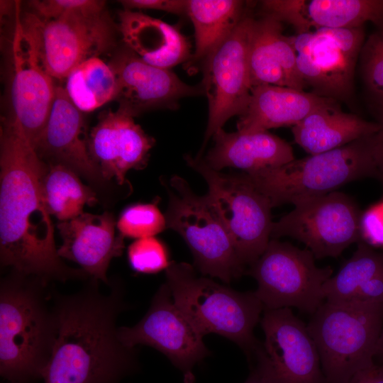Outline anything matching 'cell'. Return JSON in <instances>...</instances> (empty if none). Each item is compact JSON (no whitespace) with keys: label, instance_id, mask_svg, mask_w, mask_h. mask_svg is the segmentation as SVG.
<instances>
[{"label":"cell","instance_id":"obj_4","mask_svg":"<svg viewBox=\"0 0 383 383\" xmlns=\"http://www.w3.org/2000/svg\"><path fill=\"white\" fill-rule=\"evenodd\" d=\"M165 284L176 306L201 335L218 334L248 354L254 353L258 341L253 330L264 311L255 292H237L198 277L186 262H170Z\"/></svg>","mask_w":383,"mask_h":383},{"label":"cell","instance_id":"obj_29","mask_svg":"<svg viewBox=\"0 0 383 383\" xmlns=\"http://www.w3.org/2000/svg\"><path fill=\"white\" fill-rule=\"evenodd\" d=\"M43 191L50 214L60 221L78 216L85 205L98 202L94 190L84 184L76 172L60 164L47 163Z\"/></svg>","mask_w":383,"mask_h":383},{"label":"cell","instance_id":"obj_38","mask_svg":"<svg viewBox=\"0 0 383 383\" xmlns=\"http://www.w3.org/2000/svg\"><path fill=\"white\" fill-rule=\"evenodd\" d=\"M375 359L379 361V364L383 365V323L380 336L375 351L374 360Z\"/></svg>","mask_w":383,"mask_h":383},{"label":"cell","instance_id":"obj_32","mask_svg":"<svg viewBox=\"0 0 383 383\" xmlns=\"http://www.w3.org/2000/svg\"><path fill=\"white\" fill-rule=\"evenodd\" d=\"M360 55L367 91L379 110H383V28H378L364 42Z\"/></svg>","mask_w":383,"mask_h":383},{"label":"cell","instance_id":"obj_1","mask_svg":"<svg viewBox=\"0 0 383 383\" xmlns=\"http://www.w3.org/2000/svg\"><path fill=\"white\" fill-rule=\"evenodd\" d=\"M47 168L20 127L3 119L0 140V259L3 267L48 284L84 279L58 255L43 178Z\"/></svg>","mask_w":383,"mask_h":383},{"label":"cell","instance_id":"obj_28","mask_svg":"<svg viewBox=\"0 0 383 383\" xmlns=\"http://www.w3.org/2000/svg\"><path fill=\"white\" fill-rule=\"evenodd\" d=\"M239 0H187V15L194 28L195 49L187 62L189 71L203 64L233 32L248 12Z\"/></svg>","mask_w":383,"mask_h":383},{"label":"cell","instance_id":"obj_20","mask_svg":"<svg viewBox=\"0 0 383 383\" xmlns=\"http://www.w3.org/2000/svg\"><path fill=\"white\" fill-rule=\"evenodd\" d=\"M116 221L111 213L83 212L60 221L57 228L62 243L58 255L76 262L92 279L109 285L107 270L111 260L119 257L124 248V237L116 234Z\"/></svg>","mask_w":383,"mask_h":383},{"label":"cell","instance_id":"obj_33","mask_svg":"<svg viewBox=\"0 0 383 383\" xmlns=\"http://www.w3.org/2000/svg\"><path fill=\"white\" fill-rule=\"evenodd\" d=\"M128 258L133 270L145 274L166 270L171 262L165 245L154 236L138 238L131 244Z\"/></svg>","mask_w":383,"mask_h":383},{"label":"cell","instance_id":"obj_15","mask_svg":"<svg viewBox=\"0 0 383 383\" xmlns=\"http://www.w3.org/2000/svg\"><path fill=\"white\" fill-rule=\"evenodd\" d=\"M127 347L148 345L164 354L179 370L184 383H194V365L209 355L203 338L173 301L165 283L153 296L143 318L133 326L118 328Z\"/></svg>","mask_w":383,"mask_h":383},{"label":"cell","instance_id":"obj_13","mask_svg":"<svg viewBox=\"0 0 383 383\" xmlns=\"http://www.w3.org/2000/svg\"><path fill=\"white\" fill-rule=\"evenodd\" d=\"M364 36L363 27L320 28L289 36L298 70L313 93L334 100L350 95Z\"/></svg>","mask_w":383,"mask_h":383},{"label":"cell","instance_id":"obj_9","mask_svg":"<svg viewBox=\"0 0 383 383\" xmlns=\"http://www.w3.org/2000/svg\"><path fill=\"white\" fill-rule=\"evenodd\" d=\"M184 159L206 182V195L227 229L240 262L251 265L270 240V201L246 173L226 174L210 167L201 157L186 155Z\"/></svg>","mask_w":383,"mask_h":383},{"label":"cell","instance_id":"obj_2","mask_svg":"<svg viewBox=\"0 0 383 383\" xmlns=\"http://www.w3.org/2000/svg\"><path fill=\"white\" fill-rule=\"evenodd\" d=\"M91 279L71 294H52L57 334L45 383H120L139 369L135 348L118 337L116 320L126 304L121 284L108 293Z\"/></svg>","mask_w":383,"mask_h":383},{"label":"cell","instance_id":"obj_8","mask_svg":"<svg viewBox=\"0 0 383 383\" xmlns=\"http://www.w3.org/2000/svg\"><path fill=\"white\" fill-rule=\"evenodd\" d=\"M168 205L167 228L177 232L191 250L196 267L204 275L229 283L244 271L233 241L208 196L196 194L177 175L165 184Z\"/></svg>","mask_w":383,"mask_h":383},{"label":"cell","instance_id":"obj_5","mask_svg":"<svg viewBox=\"0 0 383 383\" xmlns=\"http://www.w3.org/2000/svg\"><path fill=\"white\" fill-rule=\"evenodd\" d=\"M373 135L278 167L246 174L272 208L325 195L354 180L378 177Z\"/></svg>","mask_w":383,"mask_h":383},{"label":"cell","instance_id":"obj_31","mask_svg":"<svg viewBox=\"0 0 383 383\" xmlns=\"http://www.w3.org/2000/svg\"><path fill=\"white\" fill-rule=\"evenodd\" d=\"M158 201L137 204L121 213L116 228L124 238H142L155 236L167 228L166 219L157 206Z\"/></svg>","mask_w":383,"mask_h":383},{"label":"cell","instance_id":"obj_21","mask_svg":"<svg viewBox=\"0 0 383 383\" xmlns=\"http://www.w3.org/2000/svg\"><path fill=\"white\" fill-rule=\"evenodd\" d=\"M260 5L296 33L359 28L369 21L383 28V0H264Z\"/></svg>","mask_w":383,"mask_h":383},{"label":"cell","instance_id":"obj_25","mask_svg":"<svg viewBox=\"0 0 383 383\" xmlns=\"http://www.w3.org/2000/svg\"><path fill=\"white\" fill-rule=\"evenodd\" d=\"M213 138L214 146L204 160L216 171L233 167L252 173L295 159L291 145L268 131L228 133L222 128Z\"/></svg>","mask_w":383,"mask_h":383},{"label":"cell","instance_id":"obj_3","mask_svg":"<svg viewBox=\"0 0 383 383\" xmlns=\"http://www.w3.org/2000/svg\"><path fill=\"white\" fill-rule=\"evenodd\" d=\"M46 283L13 272L0 284V374L8 382L42 379L57 334Z\"/></svg>","mask_w":383,"mask_h":383},{"label":"cell","instance_id":"obj_6","mask_svg":"<svg viewBox=\"0 0 383 383\" xmlns=\"http://www.w3.org/2000/svg\"><path fill=\"white\" fill-rule=\"evenodd\" d=\"M307 325L325 383H350L374 362L383 323V302L324 301Z\"/></svg>","mask_w":383,"mask_h":383},{"label":"cell","instance_id":"obj_34","mask_svg":"<svg viewBox=\"0 0 383 383\" xmlns=\"http://www.w3.org/2000/svg\"><path fill=\"white\" fill-rule=\"evenodd\" d=\"M28 5L33 13L45 19H54L75 13H99L106 9L101 0H32Z\"/></svg>","mask_w":383,"mask_h":383},{"label":"cell","instance_id":"obj_27","mask_svg":"<svg viewBox=\"0 0 383 383\" xmlns=\"http://www.w3.org/2000/svg\"><path fill=\"white\" fill-rule=\"evenodd\" d=\"M325 301L383 302V253L359 241L353 256L323 286Z\"/></svg>","mask_w":383,"mask_h":383},{"label":"cell","instance_id":"obj_14","mask_svg":"<svg viewBox=\"0 0 383 383\" xmlns=\"http://www.w3.org/2000/svg\"><path fill=\"white\" fill-rule=\"evenodd\" d=\"M252 19L248 11L203 63L202 87L209 106L203 147L230 118L240 116L248 106L251 92L248 54Z\"/></svg>","mask_w":383,"mask_h":383},{"label":"cell","instance_id":"obj_35","mask_svg":"<svg viewBox=\"0 0 383 383\" xmlns=\"http://www.w3.org/2000/svg\"><path fill=\"white\" fill-rule=\"evenodd\" d=\"M124 9H153L174 14H187V0H122Z\"/></svg>","mask_w":383,"mask_h":383},{"label":"cell","instance_id":"obj_30","mask_svg":"<svg viewBox=\"0 0 383 383\" xmlns=\"http://www.w3.org/2000/svg\"><path fill=\"white\" fill-rule=\"evenodd\" d=\"M65 89L72 102L82 112H91L116 99V74L99 57L87 60L67 76Z\"/></svg>","mask_w":383,"mask_h":383},{"label":"cell","instance_id":"obj_22","mask_svg":"<svg viewBox=\"0 0 383 383\" xmlns=\"http://www.w3.org/2000/svg\"><path fill=\"white\" fill-rule=\"evenodd\" d=\"M248 66L251 88L270 84L304 91L308 87L296 65V53L282 22L263 13L253 17L248 43Z\"/></svg>","mask_w":383,"mask_h":383},{"label":"cell","instance_id":"obj_19","mask_svg":"<svg viewBox=\"0 0 383 383\" xmlns=\"http://www.w3.org/2000/svg\"><path fill=\"white\" fill-rule=\"evenodd\" d=\"M83 112L70 99L64 87L55 86L53 104L34 149L48 163L62 165L92 183L105 179L88 149Z\"/></svg>","mask_w":383,"mask_h":383},{"label":"cell","instance_id":"obj_16","mask_svg":"<svg viewBox=\"0 0 383 383\" xmlns=\"http://www.w3.org/2000/svg\"><path fill=\"white\" fill-rule=\"evenodd\" d=\"M18 8L6 51L4 119L20 127L35 148L46 125L55 97L54 79L39 66L21 33Z\"/></svg>","mask_w":383,"mask_h":383},{"label":"cell","instance_id":"obj_18","mask_svg":"<svg viewBox=\"0 0 383 383\" xmlns=\"http://www.w3.org/2000/svg\"><path fill=\"white\" fill-rule=\"evenodd\" d=\"M118 108L102 111L88 136L90 156L105 180L115 178L123 185L131 170L145 167L155 140Z\"/></svg>","mask_w":383,"mask_h":383},{"label":"cell","instance_id":"obj_7","mask_svg":"<svg viewBox=\"0 0 383 383\" xmlns=\"http://www.w3.org/2000/svg\"><path fill=\"white\" fill-rule=\"evenodd\" d=\"M23 38L39 66L53 79L65 80L87 60L114 48L116 27L107 11L45 19L20 15Z\"/></svg>","mask_w":383,"mask_h":383},{"label":"cell","instance_id":"obj_11","mask_svg":"<svg viewBox=\"0 0 383 383\" xmlns=\"http://www.w3.org/2000/svg\"><path fill=\"white\" fill-rule=\"evenodd\" d=\"M273 222L270 238L287 236L304 243L316 259L335 257L361 238L362 213L346 194L333 192L300 200Z\"/></svg>","mask_w":383,"mask_h":383},{"label":"cell","instance_id":"obj_12","mask_svg":"<svg viewBox=\"0 0 383 383\" xmlns=\"http://www.w3.org/2000/svg\"><path fill=\"white\" fill-rule=\"evenodd\" d=\"M260 323L265 339L254 370L265 383H325L316 345L290 308L264 310Z\"/></svg>","mask_w":383,"mask_h":383},{"label":"cell","instance_id":"obj_10","mask_svg":"<svg viewBox=\"0 0 383 383\" xmlns=\"http://www.w3.org/2000/svg\"><path fill=\"white\" fill-rule=\"evenodd\" d=\"M313 253L272 239L249 274L257 282L256 296L264 310L296 307L313 313L325 301L324 283L332 277L330 266L318 267Z\"/></svg>","mask_w":383,"mask_h":383},{"label":"cell","instance_id":"obj_39","mask_svg":"<svg viewBox=\"0 0 383 383\" xmlns=\"http://www.w3.org/2000/svg\"><path fill=\"white\" fill-rule=\"evenodd\" d=\"M245 383H265L258 373L253 370V371L250 373L247 380L245 382Z\"/></svg>","mask_w":383,"mask_h":383},{"label":"cell","instance_id":"obj_37","mask_svg":"<svg viewBox=\"0 0 383 383\" xmlns=\"http://www.w3.org/2000/svg\"><path fill=\"white\" fill-rule=\"evenodd\" d=\"M350 383H383V365L374 362L358 372Z\"/></svg>","mask_w":383,"mask_h":383},{"label":"cell","instance_id":"obj_23","mask_svg":"<svg viewBox=\"0 0 383 383\" xmlns=\"http://www.w3.org/2000/svg\"><path fill=\"white\" fill-rule=\"evenodd\" d=\"M336 100L290 87L262 84L251 88L244 112L239 116L240 132L267 131L294 126L316 110L337 104Z\"/></svg>","mask_w":383,"mask_h":383},{"label":"cell","instance_id":"obj_40","mask_svg":"<svg viewBox=\"0 0 383 383\" xmlns=\"http://www.w3.org/2000/svg\"><path fill=\"white\" fill-rule=\"evenodd\" d=\"M1 383H13V382L6 381V382H1Z\"/></svg>","mask_w":383,"mask_h":383},{"label":"cell","instance_id":"obj_17","mask_svg":"<svg viewBox=\"0 0 383 383\" xmlns=\"http://www.w3.org/2000/svg\"><path fill=\"white\" fill-rule=\"evenodd\" d=\"M109 65L117 79L115 101L133 117L152 109H175L180 99L204 94L202 86L189 85L170 70L146 63L124 45Z\"/></svg>","mask_w":383,"mask_h":383},{"label":"cell","instance_id":"obj_36","mask_svg":"<svg viewBox=\"0 0 383 383\" xmlns=\"http://www.w3.org/2000/svg\"><path fill=\"white\" fill-rule=\"evenodd\" d=\"M379 130L372 135L373 152L377 167L378 177L383 182V110H379Z\"/></svg>","mask_w":383,"mask_h":383},{"label":"cell","instance_id":"obj_24","mask_svg":"<svg viewBox=\"0 0 383 383\" xmlns=\"http://www.w3.org/2000/svg\"><path fill=\"white\" fill-rule=\"evenodd\" d=\"M118 19L123 45L146 63L170 70L191 58L192 45L178 26L124 9Z\"/></svg>","mask_w":383,"mask_h":383},{"label":"cell","instance_id":"obj_26","mask_svg":"<svg viewBox=\"0 0 383 383\" xmlns=\"http://www.w3.org/2000/svg\"><path fill=\"white\" fill-rule=\"evenodd\" d=\"M377 122L345 113L339 105L316 110L292 126L295 142L310 155H316L369 137L379 130Z\"/></svg>","mask_w":383,"mask_h":383}]
</instances>
